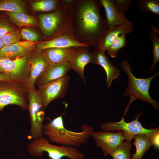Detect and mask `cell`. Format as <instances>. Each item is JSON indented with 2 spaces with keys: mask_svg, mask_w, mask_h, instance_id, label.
I'll return each instance as SVG.
<instances>
[{
  "mask_svg": "<svg viewBox=\"0 0 159 159\" xmlns=\"http://www.w3.org/2000/svg\"><path fill=\"white\" fill-rule=\"evenodd\" d=\"M4 12L11 22L19 27L35 26L37 23V21L34 17L27 13Z\"/></svg>",
  "mask_w": 159,
  "mask_h": 159,
  "instance_id": "obj_22",
  "label": "cell"
},
{
  "mask_svg": "<svg viewBox=\"0 0 159 159\" xmlns=\"http://www.w3.org/2000/svg\"><path fill=\"white\" fill-rule=\"evenodd\" d=\"M117 8L121 13L125 14L132 0H113Z\"/></svg>",
  "mask_w": 159,
  "mask_h": 159,
  "instance_id": "obj_32",
  "label": "cell"
},
{
  "mask_svg": "<svg viewBox=\"0 0 159 159\" xmlns=\"http://www.w3.org/2000/svg\"><path fill=\"white\" fill-rule=\"evenodd\" d=\"M32 54L12 59L0 57V74L23 85L29 75Z\"/></svg>",
  "mask_w": 159,
  "mask_h": 159,
  "instance_id": "obj_9",
  "label": "cell"
},
{
  "mask_svg": "<svg viewBox=\"0 0 159 159\" xmlns=\"http://www.w3.org/2000/svg\"><path fill=\"white\" fill-rule=\"evenodd\" d=\"M30 128L29 138L32 140L42 137L44 119V107L42 99L36 88L28 91Z\"/></svg>",
  "mask_w": 159,
  "mask_h": 159,
  "instance_id": "obj_8",
  "label": "cell"
},
{
  "mask_svg": "<svg viewBox=\"0 0 159 159\" xmlns=\"http://www.w3.org/2000/svg\"><path fill=\"white\" fill-rule=\"evenodd\" d=\"M12 80L8 76L0 74V81H10Z\"/></svg>",
  "mask_w": 159,
  "mask_h": 159,
  "instance_id": "obj_33",
  "label": "cell"
},
{
  "mask_svg": "<svg viewBox=\"0 0 159 159\" xmlns=\"http://www.w3.org/2000/svg\"><path fill=\"white\" fill-rule=\"evenodd\" d=\"M150 26L151 31L157 34H159V30L158 29V28L155 26L151 22L150 23Z\"/></svg>",
  "mask_w": 159,
  "mask_h": 159,
  "instance_id": "obj_34",
  "label": "cell"
},
{
  "mask_svg": "<svg viewBox=\"0 0 159 159\" xmlns=\"http://www.w3.org/2000/svg\"><path fill=\"white\" fill-rule=\"evenodd\" d=\"M133 31V29L123 24L117 25L107 29L100 41L97 48L105 52L120 35L131 33Z\"/></svg>",
  "mask_w": 159,
  "mask_h": 159,
  "instance_id": "obj_19",
  "label": "cell"
},
{
  "mask_svg": "<svg viewBox=\"0 0 159 159\" xmlns=\"http://www.w3.org/2000/svg\"><path fill=\"white\" fill-rule=\"evenodd\" d=\"M134 141L133 143L135 147V153L132 154L131 159H142L145 152L152 145L149 138L144 134H139L134 137Z\"/></svg>",
  "mask_w": 159,
  "mask_h": 159,
  "instance_id": "obj_23",
  "label": "cell"
},
{
  "mask_svg": "<svg viewBox=\"0 0 159 159\" xmlns=\"http://www.w3.org/2000/svg\"><path fill=\"white\" fill-rule=\"evenodd\" d=\"M132 146L131 141H124L110 155L113 159H131Z\"/></svg>",
  "mask_w": 159,
  "mask_h": 159,
  "instance_id": "obj_25",
  "label": "cell"
},
{
  "mask_svg": "<svg viewBox=\"0 0 159 159\" xmlns=\"http://www.w3.org/2000/svg\"><path fill=\"white\" fill-rule=\"evenodd\" d=\"M37 50L42 51L51 48H65L76 47H89L80 43L67 34L57 36L50 39L41 41L36 44Z\"/></svg>",
  "mask_w": 159,
  "mask_h": 159,
  "instance_id": "obj_18",
  "label": "cell"
},
{
  "mask_svg": "<svg viewBox=\"0 0 159 159\" xmlns=\"http://www.w3.org/2000/svg\"><path fill=\"white\" fill-rule=\"evenodd\" d=\"M65 4V0H41L32 3L31 6L34 12H45L60 9Z\"/></svg>",
  "mask_w": 159,
  "mask_h": 159,
  "instance_id": "obj_21",
  "label": "cell"
},
{
  "mask_svg": "<svg viewBox=\"0 0 159 159\" xmlns=\"http://www.w3.org/2000/svg\"><path fill=\"white\" fill-rule=\"evenodd\" d=\"M91 136L105 156L110 155L126 140L123 132L119 130L116 132L103 130L93 131Z\"/></svg>",
  "mask_w": 159,
  "mask_h": 159,
  "instance_id": "obj_11",
  "label": "cell"
},
{
  "mask_svg": "<svg viewBox=\"0 0 159 159\" xmlns=\"http://www.w3.org/2000/svg\"><path fill=\"white\" fill-rule=\"evenodd\" d=\"M19 32L21 38L24 41L35 42L39 39L38 34L29 28H23Z\"/></svg>",
  "mask_w": 159,
  "mask_h": 159,
  "instance_id": "obj_31",
  "label": "cell"
},
{
  "mask_svg": "<svg viewBox=\"0 0 159 159\" xmlns=\"http://www.w3.org/2000/svg\"><path fill=\"white\" fill-rule=\"evenodd\" d=\"M36 45L35 42L24 41L5 46L0 50V57L12 59L22 57L32 54Z\"/></svg>",
  "mask_w": 159,
  "mask_h": 159,
  "instance_id": "obj_15",
  "label": "cell"
},
{
  "mask_svg": "<svg viewBox=\"0 0 159 159\" xmlns=\"http://www.w3.org/2000/svg\"><path fill=\"white\" fill-rule=\"evenodd\" d=\"M73 0H66L60 9L42 13L38 16L39 28L45 37L50 39L62 34L70 35L69 8Z\"/></svg>",
  "mask_w": 159,
  "mask_h": 159,
  "instance_id": "obj_3",
  "label": "cell"
},
{
  "mask_svg": "<svg viewBox=\"0 0 159 159\" xmlns=\"http://www.w3.org/2000/svg\"><path fill=\"white\" fill-rule=\"evenodd\" d=\"M69 77H62L38 86V91L46 108L52 101L64 96L68 89Z\"/></svg>",
  "mask_w": 159,
  "mask_h": 159,
  "instance_id": "obj_10",
  "label": "cell"
},
{
  "mask_svg": "<svg viewBox=\"0 0 159 159\" xmlns=\"http://www.w3.org/2000/svg\"><path fill=\"white\" fill-rule=\"evenodd\" d=\"M26 2L21 0H0V11L27 12Z\"/></svg>",
  "mask_w": 159,
  "mask_h": 159,
  "instance_id": "obj_24",
  "label": "cell"
},
{
  "mask_svg": "<svg viewBox=\"0 0 159 159\" xmlns=\"http://www.w3.org/2000/svg\"><path fill=\"white\" fill-rule=\"evenodd\" d=\"M73 47L51 48L43 51L49 64H58L70 62L73 56Z\"/></svg>",
  "mask_w": 159,
  "mask_h": 159,
  "instance_id": "obj_20",
  "label": "cell"
},
{
  "mask_svg": "<svg viewBox=\"0 0 159 159\" xmlns=\"http://www.w3.org/2000/svg\"><path fill=\"white\" fill-rule=\"evenodd\" d=\"M143 114V113H138L135 119L130 122H126L124 117L123 116L119 121L103 123L100 125V127L102 130L105 131H122L127 141H131L137 135H145L150 139L152 145L158 147L159 146V127L152 129L144 128L138 121L139 117Z\"/></svg>",
  "mask_w": 159,
  "mask_h": 159,
  "instance_id": "obj_4",
  "label": "cell"
},
{
  "mask_svg": "<svg viewBox=\"0 0 159 159\" xmlns=\"http://www.w3.org/2000/svg\"><path fill=\"white\" fill-rule=\"evenodd\" d=\"M149 37L152 42V53L153 55L152 64L149 70L153 72L156 64L159 61V37L157 34L151 31L149 33Z\"/></svg>",
  "mask_w": 159,
  "mask_h": 159,
  "instance_id": "obj_27",
  "label": "cell"
},
{
  "mask_svg": "<svg viewBox=\"0 0 159 159\" xmlns=\"http://www.w3.org/2000/svg\"><path fill=\"white\" fill-rule=\"evenodd\" d=\"M100 0H73L69 8L71 36L94 48L107 29L100 12Z\"/></svg>",
  "mask_w": 159,
  "mask_h": 159,
  "instance_id": "obj_1",
  "label": "cell"
},
{
  "mask_svg": "<svg viewBox=\"0 0 159 159\" xmlns=\"http://www.w3.org/2000/svg\"><path fill=\"white\" fill-rule=\"evenodd\" d=\"M4 11H0V38L7 33L16 30Z\"/></svg>",
  "mask_w": 159,
  "mask_h": 159,
  "instance_id": "obj_29",
  "label": "cell"
},
{
  "mask_svg": "<svg viewBox=\"0 0 159 159\" xmlns=\"http://www.w3.org/2000/svg\"><path fill=\"white\" fill-rule=\"evenodd\" d=\"M89 47H73V54L69 62L71 68L79 74L84 83L86 81L84 73V68L88 63L92 62L93 52Z\"/></svg>",
  "mask_w": 159,
  "mask_h": 159,
  "instance_id": "obj_13",
  "label": "cell"
},
{
  "mask_svg": "<svg viewBox=\"0 0 159 159\" xmlns=\"http://www.w3.org/2000/svg\"><path fill=\"white\" fill-rule=\"evenodd\" d=\"M120 67L127 74L128 79L127 88L123 94L125 97H132L135 100L139 99L150 104L156 110L159 108L158 102L152 99L150 95L149 90L150 83L153 79L158 75L157 72L147 78H137L132 74L128 60H123L120 63Z\"/></svg>",
  "mask_w": 159,
  "mask_h": 159,
  "instance_id": "obj_5",
  "label": "cell"
},
{
  "mask_svg": "<svg viewBox=\"0 0 159 159\" xmlns=\"http://www.w3.org/2000/svg\"><path fill=\"white\" fill-rule=\"evenodd\" d=\"M49 64L43 51H34L31 59L29 77L23 85L27 91L35 88L36 79Z\"/></svg>",
  "mask_w": 159,
  "mask_h": 159,
  "instance_id": "obj_12",
  "label": "cell"
},
{
  "mask_svg": "<svg viewBox=\"0 0 159 159\" xmlns=\"http://www.w3.org/2000/svg\"><path fill=\"white\" fill-rule=\"evenodd\" d=\"M28 93L23 85L13 80L0 81V111L10 105L28 110Z\"/></svg>",
  "mask_w": 159,
  "mask_h": 159,
  "instance_id": "obj_7",
  "label": "cell"
},
{
  "mask_svg": "<svg viewBox=\"0 0 159 159\" xmlns=\"http://www.w3.org/2000/svg\"><path fill=\"white\" fill-rule=\"evenodd\" d=\"M20 38L19 32L16 29L7 33L1 39L5 46L19 41Z\"/></svg>",
  "mask_w": 159,
  "mask_h": 159,
  "instance_id": "obj_30",
  "label": "cell"
},
{
  "mask_svg": "<svg viewBox=\"0 0 159 159\" xmlns=\"http://www.w3.org/2000/svg\"><path fill=\"white\" fill-rule=\"evenodd\" d=\"M126 34H122L120 35L107 50V54L111 57L115 58L118 51L127 45Z\"/></svg>",
  "mask_w": 159,
  "mask_h": 159,
  "instance_id": "obj_28",
  "label": "cell"
},
{
  "mask_svg": "<svg viewBox=\"0 0 159 159\" xmlns=\"http://www.w3.org/2000/svg\"><path fill=\"white\" fill-rule=\"evenodd\" d=\"M45 137L32 140L28 145L27 150L33 156H42L43 152H47L51 159H62L64 157L71 159H83L85 155L75 147L60 146L51 144Z\"/></svg>",
  "mask_w": 159,
  "mask_h": 159,
  "instance_id": "obj_6",
  "label": "cell"
},
{
  "mask_svg": "<svg viewBox=\"0 0 159 159\" xmlns=\"http://www.w3.org/2000/svg\"><path fill=\"white\" fill-rule=\"evenodd\" d=\"M4 46L1 38H0V50Z\"/></svg>",
  "mask_w": 159,
  "mask_h": 159,
  "instance_id": "obj_35",
  "label": "cell"
},
{
  "mask_svg": "<svg viewBox=\"0 0 159 159\" xmlns=\"http://www.w3.org/2000/svg\"><path fill=\"white\" fill-rule=\"evenodd\" d=\"M105 12V21L107 29L118 24H123L133 29L132 22L127 19L125 15L117 8L113 0H100Z\"/></svg>",
  "mask_w": 159,
  "mask_h": 159,
  "instance_id": "obj_14",
  "label": "cell"
},
{
  "mask_svg": "<svg viewBox=\"0 0 159 159\" xmlns=\"http://www.w3.org/2000/svg\"><path fill=\"white\" fill-rule=\"evenodd\" d=\"M48 120L43 125V136L49 142L61 145L78 147L87 143L94 131L93 128L86 124L81 125V130L79 132L67 129L64 127L61 116Z\"/></svg>",
  "mask_w": 159,
  "mask_h": 159,
  "instance_id": "obj_2",
  "label": "cell"
},
{
  "mask_svg": "<svg viewBox=\"0 0 159 159\" xmlns=\"http://www.w3.org/2000/svg\"><path fill=\"white\" fill-rule=\"evenodd\" d=\"M137 7L144 13H151L159 15V0H138Z\"/></svg>",
  "mask_w": 159,
  "mask_h": 159,
  "instance_id": "obj_26",
  "label": "cell"
},
{
  "mask_svg": "<svg viewBox=\"0 0 159 159\" xmlns=\"http://www.w3.org/2000/svg\"><path fill=\"white\" fill-rule=\"evenodd\" d=\"M1 132V130H0V132Z\"/></svg>",
  "mask_w": 159,
  "mask_h": 159,
  "instance_id": "obj_36",
  "label": "cell"
},
{
  "mask_svg": "<svg viewBox=\"0 0 159 159\" xmlns=\"http://www.w3.org/2000/svg\"><path fill=\"white\" fill-rule=\"evenodd\" d=\"M34 159V158H33V159Z\"/></svg>",
  "mask_w": 159,
  "mask_h": 159,
  "instance_id": "obj_37",
  "label": "cell"
},
{
  "mask_svg": "<svg viewBox=\"0 0 159 159\" xmlns=\"http://www.w3.org/2000/svg\"><path fill=\"white\" fill-rule=\"evenodd\" d=\"M93 52V63L101 66L106 74V85L109 89L112 82L120 76V71L109 61L107 56L98 48H94Z\"/></svg>",
  "mask_w": 159,
  "mask_h": 159,
  "instance_id": "obj_17",
  "label": "cell"
},
{
  "mask_svg": "<svg viewBox=\"0 0 159 159\" xmlns=\"http://www.w3.org/2000/svg\"><path fill=\"white\" fill-rule=\"evenodd\" d=\"M70 69L69 62L50 64L37 78L35 84L39 86L62 77Z\"/></svg>",
  "mask_w": 159,
  "mask_h": 159,
  "instance_id": "obj_16",
  "label": "cell"
}]
</instances>
